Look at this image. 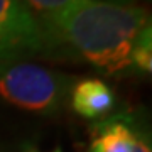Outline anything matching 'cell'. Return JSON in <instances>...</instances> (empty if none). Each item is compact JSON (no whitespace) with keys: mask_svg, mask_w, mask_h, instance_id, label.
I'll use <instances>...</instances> for the list:
<instances>
[{"mask_svg":"<svg viewBox=\"0 0 152 152\" xmlns=\"http://www.w3.org/2000/svg\"><path fill=\"white\" fill-rule=\"evenodd\" d=\"M53 41H61L103 73L117 75L132 66L139 34L151 26L144 7L115 0H75L44 17Z\"/></svg>","mask_w":152,"mask_h":152,"instance_id":"cell-1","label":"cell"},{"mask_svg":"<svg viewBox=\"0 0 152 152\" xmlns=\"http://www.w3.org/2000/svg\"><path fill=\"white\" fill-rule=\"evenodd\" d=\"M71 76L31 63H0V96L19 108L49 113L71 95Z\"/></svg>","mask_w":152,"mask_h":152,"instance_id":"cell-2","label":"cell"},{"mask_svg":"<svg viewBox=\"0 0 152 152\" xmlns=\"http://www.w3.org/2000/svg\"><path fill=\"white\" fill-rule=\"evenodd\" d=\"M54 44L42 20L22 0H0V63L42 54Z\"/></svg>","mask_w":152,"mask_h":152,"instance_id":"cell-3","label":"cell"},{"mask_svg":"<svg viewBox=\"0 0 152 152\" xmlns=\"http://www.w3.org/2000/svg\"><path fill=\"white\" fill-rule=\"evenodd\" d=\"M71 107L86 118H98L115 107V95L100 80H83L71 90Z\"/></svg>","mask_w":152,"mask_h":152,"instance_id":"cell-4","label":"cell"},{"mask_svg":"<svg viewBox=\"0 0 152 152\" xmlns=\"http://www.w3.org/2000/svg\"><path fill=\"white\" fill-rule=\"evenodd\" d=\"M91 152H151V145L127 122L112 118L102 125L91 144Z\"/></svg>","mask_w":152,"mask_h":152,"instance_id":"cell-5","label":"cell"},{"mask_svg":"<svg viewBox=\"0 0 152 152\" xmlns=\"http://www.w3.org/2000/svg\"><path fill=\"white\" fill-rule=\"evenodd\" d=\"M132 66L144 73L151 75L152 71V27L147 26L135 41L132 49Z\"/></svg>","mask_w":152,"mask_h":152,"instance_id":"cell-6","label":"cell"},{"mask_svg":"<svg viewBox=\"0 0 152 152\" xmlns=\"http://www.w3.org/2000/svg\"><path fill=\"white\" fill-rule=\"evenodd\" d=\"M31 10H39L44 17L53 12L63 9L64 5L75 2V0H22ZM115 2H130V0H115Z\"/></svg>","mask_w":152,"mask_h":152,"instance_id":"cell-7","label":"cell"},{"mask_svg":"<svg viewBox=\"0 0 152 152\" xmlns=\"http://www.w3.org/2000/svg\"><path fill=\"white\" fill-rule=\"evenodd\" d=\"M56 152H59V151H56Z\"/></svg>","mask_w":152,"mask_h":152,"instance_id":"cell-8","label":"cell"}]
</instances>
